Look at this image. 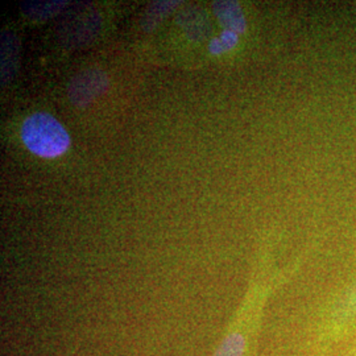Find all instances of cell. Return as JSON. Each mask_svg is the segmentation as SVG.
Wrapping results in <instances>:
<instances>
[{
	"label": "cell",
	"mask_w": 356,
	"mask_h": 356,
	"mask_svg": "<svg viewBox=\"0 0 356 356\" xmlns=\"http://www.w3.org/2000/svg\"><path fill=\"white\" fill-rule=\"evenodd\" d=\"M355 338L356 276L321 307L309 334V356H330Z\"/></svg>",
	"instance_id": "cell-1"
},
{
	"label": "cell",
	"mask_w": 356,
	"mask_h": 356,
	"mask_svg": "<svg viewBox=\"0 0 356 356\" xmlns=\"http://www.w3.org/2000/svg\"><path fill=\"white\" fill-rule=\"evenodd\" d=\"M22 140L26 148L44 159L63 156L72 144L69 132L48 113L29 115L22 126Z\"/></svg>",
	"instance_id": "cell-2"
},
{
	"label": "cell",
	"mask_w": 356,
	"mask_h": 356,
	"mask_svg": "<svg viewBox=\"0 0 356 356\" xmlns=\"http://www.w3.org/2000/svg\"><path fill=\"white\" fill-rule=\"evenodd\" d=\"M108 86V79L102 70L88 69L78 73L69 85V98L78 107L88 106Z\"/></svg>",
	"instance_id": "cell-3"
},
{
	"label": "cell",
	"mask_w": 356,
	"mask_h": 356,
	"mask_svg": "<svg viewBox=\"0 0 356 356\" xmlns=\"http://www.w3.org/2000/svg\"><path fill=\"white\" fill-rule=\"evenodd\" d=\"M213 10L225 31H231L236 35H241L245 31L247 22L241 6L236 1L218 0L213 3Z\"/></svg>",
	"instance_id": "cell-4"
},
{
	"label": "cell",
	"mask_w": 356,
	"mask_h": 356,
	"mask_svg": "<svg viewBox=\"0 0 356 356\" xmlns=\"http://www.w3.org/2000/svg\"><path fill=\"white\" fill-rule=\"evenodd\" d=\"M17 38L10 31L1 35V82L8 83L15 74V65L17 61Z\"/></svg>",
	"instance_id": "cell-5"
},
{
	"label": "cell",
	"mask_w": 356,
	"mask_h": 356,
	"mask_svg": "<svg viewBox=\"0 0 356 356\" xmlns=\"http://www.w3.org/2000/svg\"><path fill=\"white\" fill-rule=\"evenodd\" d=\"M66 4V1H24L22 3V11L31 19H47L58 13Z\"/></svg>",
	"instance_id": "cell-6"
},
{
	"label": "cell",
	"mask_w": 356,
	"mask_h": 356,
	"mask_svg": "<svg viewBox=\"0 0 356 356\" xmlns=\"http://www.w3.org/2000/svg\"><path fill=\"white\" fill-rule=\"evenodd\" d=\"M239 41V35L231 32V31H223L219 38H213L209 44V51L213 54H222L225 51L232 49Z\"/></svg>",
	"instance_id": "cell-7"
},
{
	"label": "cell",
	"mask_w": 356,
	"mask_h": 356,
	"mask_svg": "<svg viewBox=\"0 0 356 356\" xmlns=\"http://www.w3.org/2000/svg\"><path fill=\"white\" fill-rule=\"evenodd\" d=\"M176 4H178V1H154L147 13V22L144 24L145 28H152L163 16L172 11Z\"/></svg>",
	"instance_id": "cell-8"
},
{
	"label": "cell",
	"mask_w": 356,
	"mask_h": 356,
	"mask_svg": "<svg viewBox=\"0 0 356 356\" xmlns=\"http://www.w3.org/2000/svg\"><path fill=\"white\" fill-rule=\"evenodd\" d=\"M335 356H356V338Z\"/></svg>",
	"instance_id": "cell-9"
}]
</instances>
